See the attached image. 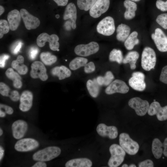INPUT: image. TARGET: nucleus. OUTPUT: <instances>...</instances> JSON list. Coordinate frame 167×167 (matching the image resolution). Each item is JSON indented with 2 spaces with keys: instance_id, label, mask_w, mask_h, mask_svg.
<instances>
[{
  "instance_id": "2eb2a0df",
  "label": "nucleus",
  "mask_w": 167,
  "mask_h": 167,
  "mask_svg": "<svg viewBox=\"0 0 167 167\" xmlns=\"http://www.w3.org/2000/svg\"><path fill=\"white\" fill-rule=\"evenodd\" d=\"M129 90V88L124 81L120 79H115L105 89V92L108 95L115 93L125 94Z\"/></svg>"
},
{
  "instance_id": "c03bdc74",
  "label": "nucleus",
  "mask_w": 167,
  "mask_h": 167,
  "mask_svg": "<svg viewBox=\"0 0 167 167\" xmlns=\"http://www.w3.org/2000/svg\"><path fill=\"white\" fill-rule=\"evenodd\" d=\"M160 80L161 82L167 84V65L162 68L160 76Z\"/></svg>"
},
{
  "instance_id": "a878e982",
  "label": "nucleus",
  "mask_w": 167,
  "mask_h": 167,
  "mask_svg": "<svg viewBox=\"0 0 167 167\" xmlns=\"http://www.w3.org/2000/svg\"><path fill=\"white\" fill-rule=\"evenodd\" d=\"M131 28L128 25L123 24H119L117 27L116 38L117 40L124 42L130 35Z\"/></svg>"
},
{
  "instance_id": "423d86ee",
  "label": "nucleus",
  "mask_w": 167,
  "mask_h": 167,
  "mask_svg": "<svg viewBox=\"0 0 167 167\" xmlns=\"http://www.w3.org/2000/svg\"><path fill=\"white\" fill-rule=\"evenodd\" d=\"M115 28L113 19L107 16L100 21L97 25L96 30L98 33L105 36H109L114 32Z\"/></svg>"
},
{
  "instance_id": "0e129e2a",
  "label": "nucleus",
  "mask_w": 167,
  "mask_h": 167,
  "mask_svg": "<svg viewBox=\"0 0 167 167\" xmlns=\"http://www.w3.org/2000/svg\"><path fill=\"white\" fill-rule=\"evenodd\" d=\"M166 37H167V36H166Z\"/></svg>"
},
{
  "instance_id": "f257e3e1",
  "label": "nucleus",
  "mask_w": 167,
  "mask_h": 167,
  "mask_svg": "<svg viewBox=\"0 0 167 167\" xmlns=\"http://www.w3.org/2000/svg\"><path fill=\"white\" fill-rule=\"evenodd\" d=\"M61 152V150L59 147L49 146L35 152L32 158L36 161H48L58 157Z\"/></svg>"
},
{
  "instance_id": "de8ad7c7",
  "label": "nucleus",
  "mask_w": 167,
  "mask_h": 167,
  "mask_svg": "<svg viewBox=\"0 0 167 167\" xmlns=\"http://www.w3.org/2000/svg\"><path fill=\"white\" fill-rule=\"evenodd\" d=\"M10 56L7 54H2L0 57V67L1 68H3L5 65V62L6 60L8 59Z\"/></svg>"
},
{
  "instance_id": "20e7f679",
  "label": "nucleus",
  "mask_w": 167,
  "mask_h": 167,
  "mask_svg": "<svg viewBox=\"0 0 167 167\" xmlns=\"http://www.w3.org/2000/svg\"><path fill=\"white\" fill-rule=\"evenodd\" d=\"M156 60V55L154 50L150 47H145L141 56V64L143 68L148 71L154 69Z\"/></svg>"
},
{
  "instance_id": "dca6fc26",
  "label": "nucleus",
  "mask_w": 167,
  "mask_h": 167,
  "mask_svg": "<svg viewBox=\"0 0 167 167\" xmlns=\"http://www.w3.org/2000/svg\"><path fill=\"white\" fill-rule=\"evenodd\" d=\"M20 12L27 29H35L39 26L40 21L39 19L30 14L26 9L22 8Z\"/></svg>"
},
{
  "instance_id": "864d4df0",
  "label": "nucleus",
  "mask_w": 167,
  "mask_h": 167,
  "mask_svg": "<svg viewBox=\"0 0 167 167\" xmlns=\"http://www.w3.org/2000/svg\"><path fill=\"white\" fill-rule=\"evenodd\" d=\"M4 150L3 148L1 146H0V160L2 159L4 154Z\"/></svg>"
},
{
  "instance_id": "9b49d317",
  "label": "nucleus",
  "mask_w": 167,
  "mask_h": 167,
  "mask_svg": "<svg viewBox=\"0 0 167 167\" xmlns=\"http://www.w3.org/2000/svg\"><path fill=\"white\" fill-rule=\"evenodd\" d=\"M39 146V142L36 140L30 138H24L17 141L15 145V148L17 151L28 152L34 150Z\"/></svg>"
},
{
  "instance_id": "2f4dec72",
  "label": "nucleus",
  "mask_w": 167,
  "mask_h": 167,
  "mask_svg": "<svg viewBox=\"0 0 167 167\" xmlns=\"http://www.w3.org/2000/svg\"><path fill=\"white\" fill-rule=\"evenodd\" d=\"M41 60L42 62L47 65H50L55 63L57 60V58L49 52L41 53L40 55Z\"/></svg>"
},
{
  "instance_id": "3c124183",
  "label": "nucleus",
  "mask_w": 167,
  "mask_h": 167,
  "mask_svg": "<svg viewBox=\"0 0 167 167\" xmlns=\"http://www.w3.org/2000/svg\"><path fill=\"white\" fill-rule=\"evenodd\" d=\"M163 147L164 148L163 153L165 156L167 157V138L165 139L163 143Z\"/></svg>"
},
{
  "instance_id": "0eeeda50",
  "label": "nucleus",
  "mask_w": 167,
  "mask_h": 167,
  "mask_svg": "<svg viewBox=\"0 0 167 167\" xmlns=\"http://www.w3.org/2000/svg\"><path fill=\"white\" fill-rule=\"evenodd\" d=\"M98 44L92 41L87 44H80L75 48L74 52L76 55L82 57H87L97 53L99 50Z\"/></svg>"
},
{
  "instance_id": "72a5a7b5",
  "label": "nucleus",
  "mask_w": 167,
  "mask_h": 167,
  "mask_svg": "<svg viewBox=\"0 0 167 167\" xmlns=\"http://www.w3.org/2000/svg\"><path fill=\"white\" fill-rule=\"evenodd\" d=\"M123 59L122 52L120 50L114 49L110 53L109 59L111 62H116L121 64L122 62Z\"/></svg>"
},
{
  "instance_id": "09e8293b",
  "label": "nucleus",
  "mask_w": 167,
  "mask_h": 167,
  "mask_svg": "<svg viewBox=\"0 0 167 167\" xmlns=\"http://www.w3.org/2000/svg\"><path fill=\"white\" fill-rule=\"evenodd\" d=\"M58 6H64L66 5L68 0H53Z\"/></svg>"
},
{
  "instance_id": "f3484780",
  "label": "nucleus",
  "mask_w": 167,
  "mask_h": 167,
  "mask_svg": "<svg viewBox=\"0 0 167 167\" xmlns=\"http://www.w3.org/2000/svg\"><path fill=\"white\" fill-rule=\"evenodd\" d=\"M96 130L98 134L101 136L107 137L111 139H115L118 135V130L116 126H107L104 123L98 124Z\"/></svg>"
},
{
  "instance_id": "49530a36",
  "label": "nucleus",
  "mask_w": 167,
  "mask_h": 167,
  "mask_svg": "<svg viewBox=\"0 0 167 167\" xmlns=\"http://www.w3.org/2000/svg\"><path fill=\"white\" fill-rule=\"evenodd\" d=\"M0 109H4L5 112L8 114H11L13 113V110L11 107L6 105L0 104Z\"/></svg>"
},
{
  "instance_id": "ea45409f",
  "label": "nucleus",
  "mask_w": 167,
  "mask_h": 167,
  "mask_svg": "<svg viewBox=\"0 0 167 167\" xmlns=\"http://www.w3.org/2000/svg\"><path fill=\"white\" fill-rule=\"evenodd\" d=\"M39 52L38 48L35 46L31 47L28 52L29 58L31 60H34Z\"/></svg>"
},
{
  "instance_id": "7ed1b4c3",
  "label": "nucleus",
  "mask_w": 167,
  "mask_h": 167,
  "mask_svg": "<svg viewBox=\"0 0 167 167\" xmlns=\"http://www.w3.org/2000/svg\"><path fill=\"white\" fill-rule=\"evenodd\" d=\"M120 145L127 154L134 155L138 152L139 146L138 143L130 138L126 133H121L119 136Z\"/></svg>"
},
{
  "instance_id": "4468645a",
  "label": "nucleus",
  "mask_w": 167,
  "mask_h": 167,
  "mask_svg": "<svg viewBox=\"0 0 167 167\" xmlns=\"http://www.w3.org/2000/svg\"><path fill=\"white\" fill-rule=\"evenodd\" d=\"M147 112L150 116L156 115L160 121L167 119V105L162 107L157 101H154L150 104Z\"/></svg>"
},
{
  "instance_id": "aec40b11",
  "label": "nucleus",
  "mask_w": 167,
  "mask_h": 167,
  "mask_svg": "<svg viewBox=\"0 0 167 167\" xmlns=\"http://www.w3.org/2000/svg\"><path fill=\"white\" fill-rule=\"evenodd\" d=\"M77 11L75 4L72 2L69 3L66 7L63 15L64 20L70 19L72 21L71 27L75 29L76 27V20L77 19Z\"/></svg>"
},
{
  "instance_id": "f704fd0d",
  "label": "nucleus",
  "mask_w": 167,
  "mask_h": 167,
  "mask_svg": "<svg viewBox=\"0 0 167 167\" xmlns=\"http://www.w3.org/2000/svg\"><path fill=\"white\" fill-rule=\"evenodd\" d=\"M97 0H77V5L81 10L88 11L91 8Z\"/></svg>"
},
{
  "instance_id": "39448f33",
  "label": "nucleus",
  "mask_w": 167,
  "mask_h": 167,
  "mask_svg": "<svg viewBox=\"0 0 167 167\" xmlns=\"http://www.w3.org/2000/svg\"><path fill=\"white\" fill-rule=\"evenodd\" d=\"M59 38L55 34L49 35L46 33H42L40 34L36 39V43L40 47H43L46 42L49 43V47L53 51H59Z\"/></svg>"
},
{
  "instance_id": "bf43d9fd",
  "label": "nucleus",
  "mask_w": 167,
  "mask_h": 167,
  "mask_svg": "<svg viewBox=\"0 0 167 167\" xmlns=\"http://www.w3.org/2000/svg\"><path fill=\"white\" fill-rule=\"evenodd\" d=\"M128 166V165L126 164H124L122 166V167H127Z\"/></svg>"
},
{
  "instance_id": "c85d7f7f",
  "label": "nucleus",
  "mask_w": 167,
  "mask_h": 167,
  "mask_svg": "<svg viewBox=\"0 0 167 167\" xmlns=\"http://www.w3.org/2000/svg\"><path fill=\"white\" fill-rule=\"evenodd\" d=\"M138 33L136 31L132 32L130 34L124 41V46L128 50L132 49L136 45L138 44L139 42L137 38Z\"/></svg>"
},
{
  "instance_id": "f03ea898",
  "label": "nucleus",
  "mask_w": 167,
  "mask_h": 167,
  "mask_svg": "<svg viewBox=\"0 0 167 167\" xmlns=\"http://www.w3.org/2000/svg\"><path fill=\"white\" fill-rule=\"evenodd\" d=\"M111 154L108 165L110 167H117L123 161L126 155V152L122 148L117 144H113L109 148Z\"/></svg>"
},
{
  "instance_id": "6ab92c4d",
  "label": "nucleus",
  "mask_w": 167,
  "mask_h": 167,
  "mask_svg": "<svg viewBox=\"0 0 167 167\" xmlns=\"http://www.w3.org/2000/svg\"><path fill=\"white\" fill-rule=\"evenodd\" d=\"M33 98V94L31 92L28 90L24 91L20 97L19 109L24 112L29 110L32 106Z\"/></svg>"
},
{
  "instance_id": "8fccbe9b",
  "label": "nucleus",
  "mask_w": 167,
  "mask_h": 167,
  "mask_svg": "<svg viewBox=\"0 0 167 167\" xmlns=\"http://www.w3.org/2000/svg\"><path fill=\"white\" fill-rule=\"evenodd\" d=\"M47 166L46 164L44 161H39L35 163L32 167H45Z\"/></svg>"
},
{
  "instance_id": "13d9d810",
  "label": "nucleus",
  "mask_w": 167,
  "mask_h": 167,
  "mask_svg": "<svg viewBox=\"0 0 167 167\" xmlns=\"http://www.w3.org/2000/svg\"><path fill=\"white\" fill-rule=\"evenodd\" d=\"M3 134V131L1 128L0 129V135L1 136Z\"/></svg>"
},
{
  "instance_id": "e2e57ef3",
  "label": "nucleus",
  "mask_w": 167,
  "mask_h": 167,
  "mask_svg": "<svg viewBox=\"0 0 167 167\" xmlns=\"http://www.w3.org/2000/svg\"><path fill=\"white\" fill-rule=\"evenodd\" d=\"M154 101H156V100H154Z\"/></svg>"
},
{
  "instance_id": "c756f323",
  "label": "nucleus",
  "mask_w": 167,
  "mask_h": 167,
  "mask_svg": "<svg viewBox=\"0 0 167 167\" xmlns=\"http://www.w3.org/2000/svg\"><path fill=\"white\" fill-rule=\"evenodd\" d=\"M88 59L83 57H77L73 59L69 64L70 68L72 70H77L84 66L88 63Z\"/></svg>"
},
{
  "instance_id": "680f3d73",
  "label": "nucleus",
  "mask_w": 167,
  "mask_h": 167,
  "mask_svg": "<svg viewBox=\"0 0 167 167\" xmlns=\"http://www.w3.org/2000/svg\"><path fill=\"white\" fill-rule=\"evenodd\" d=\"M55 17L57 18L58 19L59 17V15L57 14L56 15Z\"/></svg>"
},
{
  "instance_id": "58836bf2",
  "label": "nucleus",
  "mask_w": 167,
  "mask_h": 167,
  "mask_svg": "<svg viewBox=\"0 0 167 167\" xmlns=\"http://www.w3.org/2000/svg\"><path fill=\"white\" fill-rule=\"evenodd\" d=\"M104 85L108 86L113 81L114 76L112 72L109 71H107L103 77Z\"/></svg>"
},
{
  "instance_id": "7c9ffc66",
  "label": "nucleus",
  "mask_w": 167,
  "mask_h": 167,
  "mask_svg": "<svg viewBox=\"0 0 167 167\" xmlns=\"http://www.w3.org/2000/svg\"><path fill=\"white\" fill-rule=\"evenodd\" d=\"M163 143L158 138L154 139L152 144V151L155 157L157 159L161 157L163 153Z\"/></svg>"
},
{
  "instance_id": "412c9836",
  "label": "nucleus",
  "mask_w": 167,
  "mask_h": 167,
  "mask_svg": "<svg viewBox=\"0 0 167 167\" xmlns=\"http://www.w3.org/2000/svg\"><path fill=\"white\" fill-rule=\"evenodd\" d=\"M21 17L20 11L17 9H14L9 12L7 19L11 30L15 31L17 29L20 24Z\"/></svg>"
},
{
  "instance_id": "cd10ccee",
  "label": "nucleus",
  "mask_w": 167,
  "mask_h": 167,
  "mask_svg": "<svg viewBox=\"0 0 167 167\" xmlns=\"http://www.w3.org/2000/svg\"><path fill=\"white\" fill-rule=\"evenodd\" d=\"M139 57V53L136 51L129 52L123 59L122 62L124 64L129 63L131 69H135L136 67V63Z\"/></svg>"
},
{
  "instance_id": "473e14b6",
  "label": "nucleus",
  "mask_w": 167,
  "mask_h": 167,
  "mask_svg": "<svg viewBox=\"0 0 167 167\" xmlns=\"http://www.w3.org/2000/svg\"><path fill=\"white\" fill-rule=\"evenodd\" d=\"M87 90L91 96L96 98L98 95L99 89L97 84L91 79L88 80L86 83Z\"/></svg>"
},
{
  "instance_id": "052dcab7",
  "label": "nucleus",
  "mask_w": 167,
  "mask_h": 167,
  "mask_svg": "<svg viewBox=\"0 0 167 167\" xmlns=\"http://www.w3.org/2000/svg\"><path fill=\"white\" fill-rule=\"evenodd\" d=\"M133 2H139V1L140 0H130Z\"/></svg>"
},
{
  "instance_id": "79ce46f5",
  "label": "nucleus",
  "mask_w": 167,
  "mask_h": 167,
  "mask_svg": "<svg viewBox=\"0 0 167 167\" xmlns=\"http://www.w3.org/2000/svg\"><path fill=\"white\" fill-rule=\"evenodd\" d=\"M95 68V66L94 62H90L84 67V71L85 73L89 74L94 72Z\"/></svg>"
},
{
  "instance_id": "b1692460",
  "label": "nucleus",
  "mask_w": 167,
  "mask_h": 167,
  "mask_svg": "<svg viewBox=\"0 0 167 167\" xmlns=\"http://www.w3.org/2000/svg\"><path fill=\"white\" fill-rule=\"evenodd\" d=\"M92 162L87 158H79L71 159L65 164L66 167H91Z\"/></svg>"
},
{
  "instance_id": "a211bd4d",
  "label": "nucleus",
  "mask_w": 167,
  "mask_h": 167,
  "mask_svg": "<svg viewBox=\"0 0 167 167\" xmlns=\"http://www.w3.org/2000/svg\"><path fill=\"white\" fill-rule=\"evenodd\" d=\"M28 126L24 121L19 120L15 121L12 125V130L13 137L19 139L23 138L27 131Z\"/></svg>"
},
{
  "instance_id": "a19ab883",
  "label": "nucleus",
  "mask_w": 167,
  "mask_h": 167,
  "mask_svg": "<svg viewBox=\"0 0 167 167\" xmlns=\"http://www.w3.org/2000/svg\"><path fill=\"white\" fill-rule=\"evenodd\" d=\"M23 45L21 41H19L15 42L12 45L11 48V52L14 54H17Z\"/></svg>"
},
{
  "instance_id": "a18cd8bd",
  "label": "nucleus",
  "mask_w": 167,
  "mask_h": 167,
  "mask_svg": "<svg viewBox=\"0 0 167 167\" xmlns=\"http://www.w3.org/2000/svg\"><path fill=\"white\" fill-rule=\"evenodd\" d=\"M139 167H153L154 164L152 161L150 159H147L140 162L138 165Z\"/></svg>"
},
{
  "instance_id": "c9c22d12",
  "label": "nucleus",
  "mask_w": 167,
  "mask_h": 167,
  "mask_svg": "<svg viewBox=\"0 0 167 167\" xmlns=\"http://www.w3.org/2000/svg\"><path fill=\"white\" fill-rule=\"evenodd\" d=\"M14 91H11L10 88L4 83L2 82L0 83V93L2 96L9 97L10 98Z\"/></svg>"
},
{
  "instance_id": "603ef678",
  "label": "nucleus",
  "mask_w": 167,
  "mask_h": 167,
  "mask_svg": "<svg viewBox=\"0 0 167 167\" xmlns=\"http://www.w3.org/2000/svg\"><path fill=\"white\" fill-rule=\"evenodd\" d=\"M96 80L97 84L99 85L100 86L104 85V79L103 76H100L97 77Z\"/></svg>"
},
{
  "instance_id": "1a4fd4ad",
  "label": "nucleus",
  "mask_w": 167,
  "mask_h": 167,
  "mask_svg": "<svg viewBox=\"0 0 167 167\" xmlns=\"http://www.w3.org/2000/svg\"><path fill=\"white\" fill-rule=\"evenodd\" d=\"M145 78V75L143 73L135 72L132 74L131 77L129 80V84L131 87L135 90L143 91L146 87Z\"/></svg>"
},
{
  "instance_id": "4be33fe9",
  "label": "nucleus",
  "mask_w": 167,
  "mask_h": 167,
  "mask_svg": "<svg viewBox=\"0 0 167 167\" xmlns=\"http://www.w3.org/2000/svg\"><path fill=\"white\" fill-rule=\"evenodd\" d=\"M123 4L126 9L124 13V17L127 20L133 19L135 15V11L137 10L136 4L130 0H125Z\"/></svg>"
},
{
  "instance_id": "5fc2aeb1",
  "label": "nucleus",
  "mask_w": 167,
  "mask_h": 167,
  "mask_svg": "<svg viewBox=\"0 0 167 167\" xmlns=\"http://www.w3.org/2000/svg\"><path fill=\"white\" fill-rule=\"evenodd\" d=\"M6 116V113L2 110L0 109V117L3 118L4 117Z\"/></svg>"
},
{
  "instance_id": "6e6d98bb",
  "label": "nucleus",
  "mask_w": 167,
  "mask_h": 167,
  "mask_svg": "<svg viewBox=\"0 0 167 167\" xmlns=\"http://www.w3.org/2000/svg\"><path fill=\"white\" fill-rule=\"evenodd\" d=\"M4 7L1 6H0V15H1L4 11Z\"/></svg>"
},
{
  "instance_id": "4d7b16f0",
  "label": "nucleus",
  "mask_w": 167,
  "mask_h": 167,
  "mask_svg": "<svg viewBox=\"0 0 167 167\" xmlns=\"http://www.w3.org/2000/svg\"><path fill=\"white\" fill-rule=\"evenodd\" d=\"M129 167H136V166L134 164H131L129 165Z\"/></svg>"
},
{
  "instance_id": "e433bc0d",
  "label": "nucleus",
  "mask_w": 167,
  "mask_h": 167,
  "mask_svg": "<svg viewBox=\"0 0 167 167\" xmlns=\"http://www.w3.org/2000/svg\"><path fill=\"white\" fill-rule=\"evenodd\" d=\"M10 28L8 22L5 19L0 20V38H2L4 34L7 33Z\"/></svg>"
},
{
  "instance_id": "9d476101",
  "label": "nucleus",
  "mask_w": 167,
  "mask_h": 167,
  "mask_svg": "<svg viewBox=\"0 0 167 167\" xmlns=\"http://www.w3.org/2000/svg\"><path fill=\"white\" fill-rule=\"evenodd\" d=\"M151 37L160 51H167L166 36L161 29L159 28L156 29L154 33L152 34Z\"/></svg>"
},
{
  "instance_id": "37998d69",
  "label": "nucleus",
  "mask_w": 167,
  "mask_h": 167,
  "mask_svg": "<svg viewBox=\"0 0 167 167\" xmlns=\"http://www.w3.org/2000/svg\"><path fill=\"white\" fill-rule=\"evenodd\" d=\"M157 8L162 11H167V0L165 2L162 0H157L156 2Z\"/></svg>"
},
{
  "instance_id": "5701e85b",
  "label": "nucleus",
  "mask_w": 167,
  "mask_h": 167,
  "mask_svg": "<svg viewBox=\"0 0 167 167\" xmlns=\"http://www.w3.org/2000/svg\"><path fill=\"white\" fill-rule=\"evenodd\" d=\"M51 72L53 75L58 77L60 80L68 78L71 74L70 70L64 66L54 67L51 70Z\"/></svg>"
},
{
  "instance_id": "bb28decb",
  "label": "nucleus",
  "mask_w": 167,
  "mask_h": 167,
  "mask_svg": "<svg viewBox=\"0 0 167 167\" xmlns=\"http://www.w3.org/2000/svg\"><path fill=\"white\" fill-rule=\"evenodd\" d=\"M6 76L12 80L13 82V85L17 88H20L22 85L21 78L19 74L15 71L12 68H8L5 72Z\"/></svg>"
},
{
  "instance_id": "6e6552de",
  "label": "nucleus",
  "mask_w": 167,
  "mask_h": 167,
  "mask_svg": "<svg viewBox=\"0 0 167 167\" xmlns=\"http://www.w3.org/2000/svg\"><path fill=\"white\" fill-rule=\"evenodd\" d=\"M128 105L135 110L137 115L140 116H143L147 113L150 106L148 101L139 97L131 99L128 102Z\"/></svg>"
},
{
  "instance_id": "f8f14e48",
  "label": "nucleus",
  "mask_w": 167,
  "mask_h": 167,
  "mask_svg": "<svg viewBox=\"0 0 167 167\" xmlns=\"http://www.w3.org/2000/svg\"><path fill=\"white\" fill-rule=\"evenodd\" d=\"M31 67L30 75L32 78H39L43 81L47 79L48 76L46 73V70L42 62L39 61H35L32 64Z\"/></svg>"
},
{
  "instance_id": "4c0bfd02",
  "label": "nucleus",
  "mask_w": 167,
  "mask_h": 167,
  "mask_svg": "<svg viewBox=\"0 0 167 167\" xmlns=\"http://www.w3.org/2000/svg\"><path fill=\"white\" fill-rule=\"evenodd\" d=\"M156 21L163 28L167 29V13L158 15L156 18Z\"/></svg>"
},
{
  "instance_id": "393cba45",
  "label": "nucleus",
  "mask_w": 167,
  "mask_h": 167,
  "mask_svg": "<svg viewBox=\"0 0 167 167\" xmlns=\"http://www.w3.org/2000/svg\"><path fill=\"white\" fill-rule=\"evenodd\" d=\"M24 58L21 55L18 56L16 60H13L11 63L12 67L15 69L20 75H25L28 71L27 66L24 64Z\"/></svg>"
},
{
  "instance_id": "ddd939ff",
  "label": "nucleus",
  "mask_w": 167,
  "mask_h": 167,
  "mask_svg": "<svg viewBox=\"0 0 167 167\" xmlns=\"http://www.w3.org/2000/svg\"><path fill=\"white\" fill-rule=\"evenodd\" d=\"M110 0H97L89 10L90 15L96 18L100 16L108 10Z\"/></svg>"
}]
</instances>
